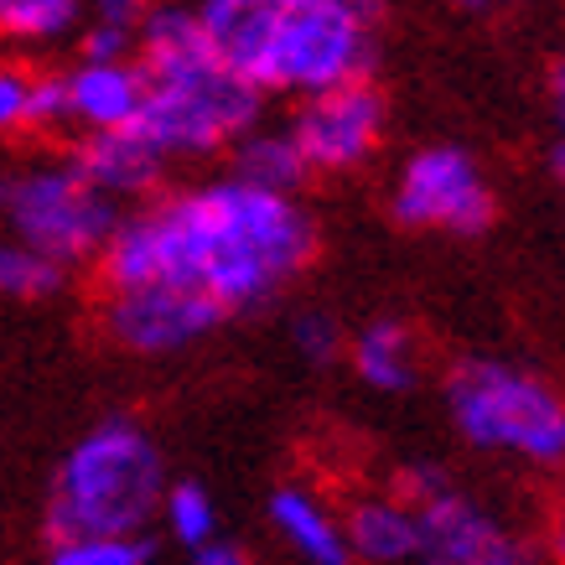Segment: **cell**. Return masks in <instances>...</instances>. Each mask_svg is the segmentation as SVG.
Segmentation results:
<instances>
[{
	"label": "cell",
	"mask_w": 565,
	"mask_h": 565,
	"mask_svg": "<svg viewBox=\"0 0 565 565\" xmlns=\"http://www.w3.org/2000/svg\"><path fill=\"white\" fill-rule=\"evenodd\" d=\"M63 125H68L63 73H36L32 78V130H63Z\"/></svg>",
	"instance_id": "obj_25"
},
{
	"label": "cell",
	"mask_w": 565,
	"mask_h": 565,
	"mask_svg": "<svg viewBox=\"0 0 565 565\" xmlns=\"http://www.w3.org/2000/svg\"><path fill=\"white\" fill-rule=\"evenodd\" d=\"M161 519H167L177 545H188V550H203L207 540H218V503L207 498L203 482H167Z\"/></svg>",
	"instance_id": "obj_21"
},
{
	"label": "cell",
	"mask_w": 565,
	"mask_h": 565,
	"mask_svg": "<svg viewBox=\"0 0 565 565\" xmlns=\"http://www.w3.org/2000/svg\"><path fill=\"white\" fill-rule=\"evenodd\" d=\"M384 0H286L275 11L259 94H322L369 78L379 57Z\"/></svg>",
	"instance_id": "obj_5"
},
{
	"label": "cell",
	"mask_w": 565,
	"mask_h": 565,
	"mask_svg": "<svg viewBox=\"0 0 565 565\" xmlns=\"http://www.w3.org/2000/svg\"><path fill=\"white\" fill-rule=\"evenodd\" d=\"M47 565H151L146 534H73L52 540Z\"/></svg>",
	"instance_id": "obj_22"
},
{
	"label": "cell",
	"mask_w": 565,
	"mask_h": 565,
	"mask_svg": "<svg viewBox=\"0 0 565 565\" xmlns=\"http://www.w3.org/2000/svg\"><path fill=\"white\" fill-rule=\"evenodd\" d=\"M291 348L307 369H327V363L343 353V327H338L332 311H301L291 322Z\"/></svg>",
	"instance_id": "obj_23"
},
{
	"label": "cell",
	"mask_w": 565,
	"mask_h": 565,
	"mask_svg": "<svg viewBox=\"0 0 565 565\" xmlns=\"http://www.w3.org/2000/svg\"><path fill=\"white\" fill-rule=\"evenodd\" d=\"M462 11H498V6H509V0H457Z\"/></svg>",
	"instance_id": "obj_29"
},
{
	"label": "cell",
	"mask_w": 565,
	"mask_h": 565,
	"mask_svg": "<svg viewBox=\"0 0 565 565\" xmlns=\"http://www.w3.org/2000/svg\"><path fill=\"white\" fill-rule=\"evenodd\" d=\"M192 11H198V26L207 36V52L223 68H234L259 88V68H265V47H270L280 0H192Z\"/></svg>",
	"instance_id": "obj_13"
},
{
	"label": "cell",
	"mask_w": 565,
	"mask_h": 565,
	"mask_svg": "<svg viewBox=\"0 0 565 565\" xmlns=\"http://www.w3.org/2000/svg\"><path fill=\"white\" fill-rule=\"evenodd\" d=\"M84 0H0V42L11 47H57L78 36Z\"/></svg>",
	"instance_id": "obj_18"
},
{
	"label": "cell",
	"mask_w": 565,
	"mask_h": 565,
	"mask_svg": "<svg viewBox=\"0 0 565 565\" xmlns=\"http://www.w3.org/2000/svg\"><path fill=\"white\" fill-rule=\"evenodd\" d=\"M151 0H84L78 57H136V32Z\"/></svg>",
	"instance_id": "obj_20"
},
{
	"label": "cell",
	"mask_w": 565,
	"mask_h": 565,
	"mask_svg": "<svg viewBox=\"0 0 565 565\" xmlns=\"http://www.w3.org/2000/svg\"><path fill=\"white\" fill-rule=\"evenodd\" d=\"M280 6H286V0H280Z\"/></svg>",
	"instance_id": "obj_31"
},
{
	"label": "cell",
	"mask_w": 565,
	"mask_h": 565,
	"mask_svg": "<svg viewBox=\"0 0 565 565\" xmlns=\"http://www.w3.org/2000/svg\"><path fill=\"white\" fill-rule=\"evenodd\" d=\"M270 530L301 565H353L343 519L301 482H280L270 493Z\"/></svg>",
	"instance_id": "obj_14"
},
{
	"label": "cell",
	"mask_w": 565,
	"mask_h": 565,
	"mask_svg": "<svg viewBox=\"0 0 565 565\" xmlns=\"http://www.w3.org/2000/svg\"><path fill=\"white\" fill-rule=\"evenodd\" d=\"M405 498L420 519V565H530L514 530L488 514L472 493H462L441 467H415L405 478Z\"/></svg>",
	"instance_id": "obj_8"
},
{
	"label": "cell",
	"mask_w": 565,
	"mask_h": 565,
	"mask_svg": "<svg viewBox=\"0 0 565 565\" xmlns=\"http://www.w3.org/2000/svg\"><path fill=\"white\" fill-rule=\"evenodd\" d=\"M0 223L6 234L73 270L99 259L104 239L120 223V203L104 198L73 161H42L17 177H0Z\"/></svg>",
	"instance_id": "obj_6"
},
{
	"label": "cell",
	"mask_w": 565,
	"mask_h": 565,
	"mask_svg": "<svg viewBox=\"0 0 565 565\" xmlns=\"http://www.w3.org/2000/svg\"><path fill=\"white\" fill-rule=\"evenodd\" d=\"M228 167L239 177V182H249V188H265V192H301V182L311 177L307 156H301V146H296L291 125H249L234 146H228Z\"/></svg>",
	"instance_id": "obj_17"
},
{
	"label": "cell",
	"mask_w": 565,
	"mask_h": 565,
	"mask_svg": "<svg viewBox=\"0 0 565 565\" xmlns=\"http://www.w3.org/2000/svg\"><path fill=\"white\" fill-rule=\"evenodd\" d=\"M353 561L363 565H411L420 545V519L405 493H369L343 514Z\"/></svg>",
	"instance_id": "obj_15"
},
{
	"label": "cell",
	"mask_w": 565,
	"mask_h": 565,
	"mask_svg": "<svg viewBox=\"0 0 565 565\" xmlns=\"http://www.w3.org/2000/svg\"><path fill=\"white\" fill-rule=\"evenodd\" d=\"M343 348H348V359H353V374L374 394H405L420 379V348H415L411 327L394 322V317L363 322L353 332V343H343Z\"/></svg>",
	"instance_id": "obj_16"
},
{
	"label": "cell",
	"mask_w": 565,
	"mask_h": 565,
	"mask_svg": "<svg viewBox=\"0 0 565 565\" xmlns=\"http://www.w3.org/2000/svg\"><path fill=\"white\" fill-rule=\"evenodd\" d=\"M192 555H198V565H255L239 545H228V540H207V545L192 550Z\"/></svg>",
	"instance_id": "obj_26"
},
{
	"label": "cell",
	"mask_w": 565,
	"mask_h": 565,
	"mask_svg": "<svg viewBox=\"0 0 565 565\" xmlns=\"http://www.w3.org/2000/svg\"><path fill=\"white\" fill-rule=\"evenodd\" d=\"M317 255V223L296 192H265L239 177L172 192L140 207L99 249L104 291L182 286L207 296L223 317L270 307Z\"/></svg>",
	"instance_id": "obj_1"
},
{
	"label": "cell",
	"mask_w": 565,
	"mask_h": 565,
	"mask_svg": "<svg viewBox=\"0 0 565 565\" xmlns=\"http://www.w3.org/2000/svg\"><path fill=\"white\" fill-rule=\"evenodd\" d=\"M167 493V462L136 420L109 415L78 436L63 457L47 498V534H146L161 514Z\"/></svg>",
	"instance_id": "obj_3"
},
{
	"label": "cell",
	"mask_w": 565,
	"mask_h": 565,
	"mask_svg": "<svg viewBox=\"0 0 565 565\" xmlns=\"http://www.w3.org/2000/svg\"><path fill=\"white\" fill-rule=\"evenodd\" d=\"M68 161L104 192V198H115V203L146 198V192H156L161 177H167V156L156 151L136 125H120V130H84L78 151H73Z\"/></svg>",
	"instance_id": "obj_12"
},
{
	"label": "cell",
	"mask_w": 565,
	"mask_h": 565,
	"mask_svg": "<svg viewBox=\"0 0 565 565\" xmlns=\"http://www.w3.org/2000/svg\"><path fill=\"white\" fill-rule=\"evenodd\" d=\"M68 94V125L78 130H120L136 125L140 99H146V73L136 57H78L63 73Z\"/></svg>",
	"instance_id": "obj_11"
},
{
	"label": "cell",
	"mask_w": 565,
	"mask_h": 565,
	"mask_svg": "<svg viewBox=\"0 0 565 565\" xmlns=\"http://www.w3.org/2000/svg\"><path fill=\"white\" fill-rule=\"evenodd\" d=\"M550 172H555V177L565 182V136L555 140V146H550Z\"/></svg>",
	"instance_id": "obj_28"
},
{
	"label": "cell",
	"mask_w": 565,
	"mask_h": 565,
	"mask_svg": "<svg viewBox=\"0 0 565 565\" xmlns=\"http://www.w3.org/2000/svg\"><path fill=\"white\" fill-rule=\"evenodd\" d=\"M394 218L405 228H436V234H482L498 218V198L482 177L478 156L462 146H426L405 156L390 192Z\"/></svg>",
	"instance_id": "obj_7"
},
{
	"label": "cell",
	"mask_w": 565,
	"mask_h": 565,
	"mask_svg": "<svg viewBox=\"0 0 565 565\" xmlns=\"http://www.w3.org/2000/svg\"><path fill=\"white\" fill-rule=\"evenodd\" d=\"M384 125H390V104L369 78L307 94L291 120V136L307 156L311 172H359L363 161L384 146Z\"/></svg>",
	"instance_id": "obj_9"
},
{
	"label": "cell",
	"mask_w": 565,
	"mask_h": 565,
	"mask_svg": "<svg viewBox=\"0 0 565 565\" xmlns=\"http://www.w3.org/2000/svg\"><path fill=\"white\" fill-rule=\"evenodd\" d=\"M446 415L467 446L565 467V394L534 369L503 359H467L446 374Z\"/></svg>",
	"instance_id": "obj_4"
},
{
	"label": "cell",
	"mask_w": 565,
	"mask_h": 565,
	"mask_svg": "<svg viewBox=\"0 0 565 565\" xmlns=\"http://www.w3.org/2000/svg\"><path fill=\"white\" fill-rule=\"evenodd\" d=\"M63 286H68V265L21 244L17 234H0V301H52Z\"/></svg>",
	"instance_id": "obj_19"
},
{
	"label": "cell",
	"mask_w": 565,
	"mask_h": 565,
	"mask_svg": "<svg viewBox=\"0 0 565 565\" xmlns=\"http://www.w3.org/2000/svg\"><path fill=\"white\" fill-rule=\"evenodd\" d=\"M555 545H561V555H565V498H561V514H555Z\"/></svg>",
	"instance_id": "obj_30"
},
{
	"label": "cell",
	"mask_w": 565,
	"mask_h": 565,
	"mask_svg": "<svg viewBox=\"0 0 565 565\" xmlns=\"http://www.w3.org/2000/svg\"><path fill=\"white\" fill-rule=\"evenodd\" d=\"M223 322H228L223 307H213L198 291H182V286H120L104 296L109 338L130 353H151V359L203 343Z\"/></svg>",
	"instance_id": "obj_10"
},
{
	"label": "cell",
	"mask_w": 565,
	"mask_h": 565,
	"mask_svg": "<svg viewBox=\"0 0 565 565\" xmlns=\"http://www.w3.org/2000/svg\"><path fill=\"white\" fill-rule=\"evenodd\" d=\"M550 115H555V125H561V136H565V57L550 68Z\"/></svg>",
	"instance_id": "obj_27"
},
{
	"label": "cell",
	"mask_w": 565,
	"mask_h": 565,
	"mask_svg": "<svg viewBox=\"0 0 565 565\" xmlns=\"http://www.w3.org/2000/svg\"><path fill=\"white\" fill-rule=\"evenodd\" d=\"M32 68L21 63H0V136H21L32 130Z\"/></svg>",
	"instance_id": "obj_24"
},
{
	"label": "cell",
	"mask_w": 565,
	"mask_h": 565,
	"mask_svg": "<svg viewBox=\"0 0 565 565\" xmlns=\"http://www.w3.org/2000/svg\"><path fill=\"white\" fill-rule=\"evenodd\" d=\"M136 63L146 73L136 130L167 161L218 156L259 125L265 94L207 52L192 0H151L136 32Z\"/></svg>",
	"instance_id": "obj_2"
}]
</instances>
